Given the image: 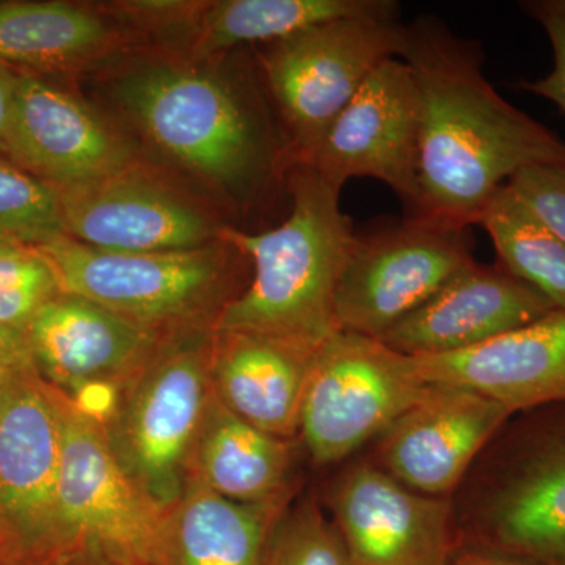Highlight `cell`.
<instances>
[{"label": "cell", "instance_id": "obj_1", "mask_svg": "<svg viewBox=\"0 0 565 565\" xmlns=\"http://www.w3.org/2000/svg\"><path fill=\"white\" fill-rule=\"evenodd\" d=\"M401 61L419 96L415 217L471 228L494 193L526 167L565 161L555 132L516 109L487 81L475 41L422 17L405 24Z\"/></svg>", "mask_w": 565, "mask_h": 565}, {"label": "cell", "instance_id": "obj_2", "mask_svg": "<svg viewBox=\"0 0 565 565\" xmlns=\"http://www.w3.org/2000/svg\"><path fill=\"white\" fill-rule=\"evenodd\" d=\"M225 57L141 58L111 79L110 98L162 154L234 210L252 211L286 188L291 148L259 68Z\"/></svg>", "mask_w": 565, "mask_h": 565}, {"label": "cell", "instance_id": "obj_3", "mask_svg": "<svg viewBox=\"0 0 565 565\" xmlns=\"http://www.w3.org/2000/svg\"><path fill=\"white\" fill-rule=\"evenodd\" d=\"M286 191L291 210L275 228H223L222 239L250 262L252 278L223 307L212 329L266 334L318 351L340 332L334 297L356 233L341 210V188L313 167L294 163Z\"/></svg>", "mask_w": 565, "mask_h": 565}, {"label": "cell", "instance_id": "obj_4", "mask_svg": "<svg viewBox=\"0 0 565 565\" xmlns=\"http://www.w3.org/2000/svg\"><path fill=\"white\" fill-rule=\"evenodd\" d=\"M33 247L50 263L63 294L162 337L214 327L223 307L239 296L237 280L250 266L225 239L192 250L134 253L102 250L61 234Z\"/></svg>", "mask_w": 565, "mask_h": 565}, {"label": "cell", "instance_id": "obj_5", "mask_svg": "<svg viewBox=\"0 0 565 565\" xmlns=\"http://www.w3.org/2000/svg\"><path fill=\"white\" fill-rule=\"evenodd\" d=\"M212 338L211 326L169 334L102 418L118 462L163 509L188 486L189 460L212 397Z\"/></svg>", "mask_w": 565, "mask_h": 565}, {"label": "cell", "instance_id": "obj_6", "mask_svg": "<svg viewBox=\"0 0 565 565\" xmlns=\"http://www.w3.org/2000/svg\"><path fill=\"white\" fill-rule=\"evenodd\" d=\"M399 17L341 18L266 44L256 57L294 163L307 162L382 63L399 58Z\"/></svg>", "mask_w": 565, "mask_h": 565}, {"label": "cell", "instance_id": "obj_7", "mask_svg": "<svg viewBox=\"0 0 565 565\" xmlns=\"http://www.w3.org/2000/svg\"><path fill=\"white\" fill-rule=\"evenodd\" d=\"M50 392L61 424L63 565L81 557L154 565L167 509L126 473L102 419L62 390L50 385Z\"/></svg>", "mask_w": 565, "mask_h": 565}, {"label": "cell", "instance_id": "obj_8", "mask_svg": "<svg viewBox=\"0 0 565 565\" xmlns=\"http://www.w3.org/2000/svg\"><path fill=\"white\" fill-rule=\"evenodd\" d=\"M509 422L482 479L481 534L493 552L565 565V403Z\"/></svg>", "mask_w": 565, "mask_h": 565}, {"label": "cell", "instance_id": "obj_9", "mask_svg": "<svg viewBox=\"0 0 565 565\" xmlns=\"http://www.w3.org/2000/svg\"><path fill=\"white\" fill-rule=\"evenodd\" d=\"M429 390L416 377L411 355L340 330L315 352L300 438L316 465L341 462L381 437Z\"/></svg>", "mask_w": 565, "mask_h": 565}, {"label": "cell", "instance_id": "obj_10", "mask_svg": "<svg viewBox=\"0 0 565 565\" xmlns=\"http://www.w3.org/2000/svg\"><path fill=\"white\" fill-rule=\"evenodd\" d=\"M61 424L35 370L0 371V546L11 565H63Z\"/></svg>", "mask_w": 565, "mask_h": 565}, {"label": "cell", "instance_id": "obj_11", "mask_svg": "<svg viewBox=\"0 0 565 565\" xmlns=\"http://www.w3.org/2000/svg\"><path fill=\"white\" fill-rule=\"evenodd\" d=\"M473 259L470 228L433 218L356 234L334 297L338 329L381 340Z\"/></svg>", "mask_w": 565, "mask_h": 565}, {"label": "cell", "instance_id": "obj_12", "mask_svg": "<svg viewBox=\"0 0 565 565\" xmlns=\"http://www.w3.org/2000/svg\"><path fill=\"white\" fill-rule=\"evenodd\" d=\"M55 189L66 236L102 250H192L221 241L228 225L143 161Z\"/></svg>", "mask_w": 565, "mask_h": 565}, {"label": "cell", "instance_id": "obj_13", "mask_svg": "<svg viewBox=\"0 0 565 565\" xmlns=\"http://www.w3.org/2000/svg\"><path fill=\"white\" fill-rule=\"evenodd\" d=\"M25 338L40 377L102 419L167 337L62 292L33 316Z\"/></svg>", "mask_w": 565, "mask_h": 565}, {"label": "cell", "instance_id": "obj_14", "mask_svg": "<svg viewBox=\"0 0 565 565\" xmlns=\"http://www.w3.org/2000/svg\"><path fill=\"white\" fill-rule=\"evenodd\" d=\"M419 125L414 74L401 58H390L364 82L302 163L341 189L351 178L384 182L408 214H414L418 204Z\"/></svg>", "mask_w": 565, "mask_h": 565}, {"label": "cell", "instance_id": "obj_15", "mask_svg": "<svg viewBox=\"0 0 565 565\" xmlns=\"http://www.w3.org/2000/svg\"><path fill=\"white\" fill-rule=\"evenodd\" d=\"M6 156L54 188L99 180L143 161L102 111L28 71L17 74Z\"/></svg>", "mask_w": 565, "mask_h": 565}, {"label": "cell", "instance_id": "obj_16", "mask_svg": "<svg viewBox=\"0 0 565 565\" xmlns=\"http://www.w3.org/2000/svg\"><path fill=\"white\" fill-rule=\"evenodd\" d=\"M355 565H451L452 505L397 482L374 463L351 465L329 497Z\"/></svg>", "mask_w": 565, "mask_h": 565}, {"label": "cell", "instance_id": "obj_17", "mask_svg": "<svg viewBox=\"0 0 565 565\" xmlns=\"http://www.w3.org/2000/svg\"><path fill=\"white\" fill-rule=\"evenodd\" d=\"M512 416L471 390L430 386L379 437L374 465L416 493L446 498Z\"/></svg>", "mask_w": 565, "mask_h": 565}, {"label": "cell", "instance_id": "obj_18", "mask_svg": "<svg viewBox=\"0 0 565 565\" xmlns=\"http://www.w3.org/2000/svg\"><path fill=\"white\" fill-rule=\"evenodd\" d=\"M411 360L423 384L471 390L512 415L563 404L565 310L550 311L468 351Z\"/></svg>", "mask_w": 565, "mask_h": 565}, {"label": "cell", "instance_id": "obj_19", "mask_svg": "<svg viewBox=\"0 0 565 565\" xmlns=\"http://www.w3.org/2000/svg\"><path fill=\"white\" fill-rule=\"evenodd\" d=\"M553 310L533 286L473 259L381 341L405 355H445L478 348Z\"/></svg>", "mask_w": 565, "mask_h": 565}, {"label": "cell", "instance_id": "obj_20", "mask_svg": "<svg viewBox=\"0 0 565 565\" xmlns=\"http://www.w3.org/2000/svg\"><path fill=\"white\" fill-rule=\"evenodd\" d=\"M315 352L266 334L214 330L212 393L264 433L296 440Z\"/></svg>", "mask_w": 565, "mask_h": 565}, {"label": "cell", "instance_id": "obj_21", "mask_svg": "<svg viewBox=\"0 0 565 565\" xmlns=\"http://www.w3.org/2000/svg\"><path fill=\"white\" fill-rule=\"evenodd\" d=\"M292 441L245 422L212 393L189 460L188 482L237 503H289Z\"/></svg>", "mask_w": 565, "mask_h": 565}, {"label": "cell", "instance_id": "obj_22", "mask_svg": "<svg viewBox=\"0 0 565 565\" xmlns=\"http://www.w3.org/2000/svg\"><path fill=\"white\" fill-rule=\"evenodd\" d=\"M131 44L99 7L68 2L0 3V65L32 71L87 70Z\"/></svg>", "mask_w": 565, "mask_h": 565}, {"label": "cell", "instance_id": "obj_23", "mask_svg": "<svg viewBox=\"0 0 565 565\" xmlns=\"http://www.w3.org/2000/svg\"><path fill=\"white\" fill-rule=\"evenodd\" d=\"M288 505L237 503L189 481L166 511L154 565H259Z\"/></svg>", "mask_w": 565, "mask_h": 565}, {"label": "cell", "instance_id": "obj_24", "mask_svg": "<svg viewBox=\"0 0 565 565\" xmlns=\"http://www.w3.org/2000/svg\"><path fill=\"white\" fill-rule=\"evenodd\" d=\"M399 17L393 0H214L203 2L170 54L192 62L223 57L245 44H270L341 18Z\"/></svg>", "mask_w": 565, "mask_h": 565}, {"label": "cell", "instance_id": "obj_25", "mask_svg": "<svg viewBox=\"0 0 565 565\" xmlns=\"http://www.w3.org/2000/svg\"><path fill=\"white\" fill-rule=\"evenodd\" d=\"M478 225L492 239L498 266L565 310V243L511 185L494 193Z\"/></svg>", "mask_w": 565, "mask_h": 565}, {"label": "cell", "instance_id": "obj_26", "mask_svg": "<svg viewBox=\"0 0 565 565\" xmlns=\"http://www.w3.org/2000/svg\"><path fill=\"white\" fill-rule=\"evenodd\" d=\"M61 234L57 189L0 158V243L39 245Z\"/></svg>", "mask_w": 565, "mask_h": 565}, {"label": "cell", "instance_id": "obj_27", "mask_svg": "<svg viewBox=\"0 0 565 565\" xmlns=\"http://www.w3.org/2000/svg\"><path fill=\"white\" fill-rule=\"evenodd\" d=\"M259 565H355L333 520L315 501L286 508L277 520Z\"/></svg>", "mask_w": 565, "mask_h": 565}, {"label": "cell", "instance_id": "obj_28", "mask_svg": "<svg viewBox=\"0 0 565 565\" xmlns=\"http://www.w3.org/2000/svg\"><path fill=\"white\" fill-rule=\"evenodd\" d=\"M58 294L54 270L33 245L0 243V326L25 333L33 316Z\"/></svg>", "mask_w": 565, "mask_h": 565}, {"label": "cell", "instance_id": "obj_29", "mask_svg": "<svg viewBox=\"0 0 565 565\" xmlns=\"http://www.w3.org/2000/svg\"><path fill=\"white\" fill-rule=\"evenodd\" d=\"M520 9L548 36L553 68L541 79L519 82V87L555 104L565 117V0H525Z\"/></svg>", "mask_w": 565, "mask_h": 565}, {"label": "cell", "instance_id": "obj_30", "mask_svg": "<svg viewBox=\"0 0 565 565\" xmlns=\"http://www.w3.org/2000/svg\"><path fill=\"white\" fill-rule=\"evenodd\" d=\"M508 184L565 243V161L526 167Z\"/></svg>", "mask_w": 565, "mask_h": 565}, {"label": "cell", "instance_id": "obj_31", "mask_svg": "<svg viewBox=\"0 0 565 565\" xmlns=\"http://www.w3.org/2000/svg\"><path fill=\"white\" fill-rule=\"evenodd\" d=\"M35 370L25 333L0 326V371Z\"/></svg>", "mask_w": 565, "mask_h": 565}, {"label": "cell", "instance_id": "obj_32", "mask_svg": "<svg viewBox=\"0 0 565 565\" xmlns=\"http://www.w3.org/2000/svg\"><path fill=\"white\" fill-rule=\"evenodd\" d=\"M17 74L7 66L0 65V158H3L7 151V136H9L11 109H13Z\"/></svg>", "mask_w": 565, "mask_h": 565}, {"label": "cell", "instance_id": "obj_33", "mask_svg": "<svg viewBox=\"0 0 565 565\" xmlns=\"http://www.w3.org/2000/svg\"><path fill=\"white\" fill-rule=\"evenodd\" d=\"M451 565H534L520 557L504 555L498 552L467 553Z\"/></svg>", "mask_w": 565, "mask_h": 565}, {"label": "cell", "instance_id": "obj_34", "mask_svg": "<svg viewBox=\"0 0 565 565\" xmlns=\"http://www.w3.org/2000/svg\"><path fill=\"white\" fill-rule=\"evenodd\" d=\"M68 565H121L117 563H110V561L99 559V557H81V559L73 561Z\"/></svg>", "mask_w": 565, "mask_h": 565}, {"label": "cell", "instance_id": "obj_35", "mask_svg": "<svg viewBox=\"0 0 565 565\" xmlns=\"http://www.w3.org/2000/svg\"><path fill=\"white\" fill-rule=\"evenodd\" d=\"M0 565H11L9 557H7L6 552H3L2 546H0Z\"/></svg>", "mask_w": 565, "mask_h": 565}]
</instances>
